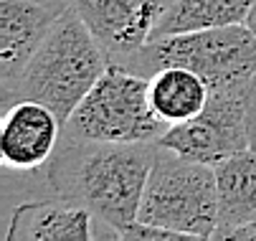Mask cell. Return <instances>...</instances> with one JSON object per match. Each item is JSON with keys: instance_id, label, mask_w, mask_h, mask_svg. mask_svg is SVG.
<instances>
[{"instance_id": "obj_7", "label": "cell", "mask_w": 256, "mask_h": 241, "mask_svg": "<svg viewBox=\"0 0 256 241\" xmlns=\"http://www.w3.org/2000/svg\"><path fill=\"white\" fill-rule=\"evenodd\" d=\"M109 61L124 64L152 38L168 0H68Z\"/></svg>"}, {"instance_id": "obj_5", "label": "cell", "mask_w": 256, "mask_h": 241, "mask_svg": "<svg viewBox=\"0 0 256 241\" xmlns=\"http://www.w3.org/2000/svg\"><path fill=\"white\" fill-rule=\"evenodd\" d=\"M140 218L170 228L182 238H213L218 228L216 168L158 148Z\"/></svg>"}, {"instance_id": "obj_15", "label": "cell", "mask_w": 256, "mask_h": 241, "mask_svg": "<svg viewBox=\"0 0 256 241\" xmlns=\"http://www.w3.org/2000/svg\"><path fill=\"white\" fill-rule=\"evenodd\" d=\"M248 132H251V148L256 150V76L248 84Z\"/></svg>"}, {"instance_id": "obj_13", "label": "cell", "mask_w": 256, "mask_h": 241, "mask_svg": "<svg viewBox=\"0 0 256 241\" xmlns=\"http://www.w3.org/2000/svg\"><path fill=\"white\" fill-rule=\"evenodd\" d=\"M254 3L256 0H168L155 38L246 23Z\"/></svg>"}, {"instance_id": "obj_18", "label": "cell", "mask_w": 256, "mask_h": 241, "mask_svg": "<svg viewBox=\"0 0 256 241\" xmlns=\"http://www.w3.org/2000/svg\"><path fill=\"white\" fill-rule=\"evenodd\" d=\"M44 3H51V6H58V8H66L68 0H44Z\"/></svg>"}, {"instance_id": "obj_4", "label": "cell", "mask_w": 256, "mask_h": 241, "mask_svg": "<svg viewBox=\"0 0 256 241\" xmlns=\"http://www.w3.org/2000/svg\"><path fill=\"white\" fill-rule=\"evenodd\" d=\"M122 66L150 76L162 66H186L210 89L248 84L256 76V36L246 23L158 36Z\"/></svg>"}, {"instance_id": "obj_3", "label": "cell", "mask_w": 256, "mask_h": 241, "mask_svg": "<svg viewBox=\"0 0 256 241\" xmlns=\"http://www.w3.org/2000/svg\"><path fill=\"white\" fill-rule=\"evenodd\" d=\"M148 86V76L109 61L66 120L64 134L94 142H158L168 124L152 110Z\"/></svg>"}, {"instance_id": "obj_11", "label": "cell", "mask_w": 256, "mask_h": 241, "mask_svg": "<svg viewBox=\"0 0 256 241\" xmlns=\"http://www.w3.org/2000/svg\"><path fill=\"white\" fill-rule=\"evenodd\" d=\"M218 228L213 238H228L236 228L256 221V150L246 148L216 162Z\"/></svg>"}, {"instance_id": "obj_2", "label": "cell", "mask_w": 256, "mask_h": 241, "mask_svg": "<svg viewBox=\"0 0 256 241\" xmlns=\"http://www.w3.org/2000/svg\"><path fill=\"white\" fill-rule=\"evenodd\" d=\"M106 66L109 58L92 30L74 8L66 6L6 102L36 99L54 110L66 124L76 104L106 72Z\"/></svg>"}, {"instance_id": "obj_17", "label": "cell", "mask_w": 256, "mask_h": 241, "mask_svg": "<svg viewBox=\"0 0 256 241\" xmlns=\"http://www.w3.org/2000/svg\"><path fill=\"white\" fill-rule=\"evenodd\" d=\"M246 26L254 30V36H256V3H254V8H251V13H248V20H246Z\"/></svg>"}, {"instance_id": "obj_9", "label": "cell", "mask_w": 256, "mask_h": 241, "mask_svg": "<svg viewBox=\"0 0 256 241\" xmlns=\"http://www.w3.org/2000/svg\"><path fill=\"white\" fill-rule=\"evenodd\" d=\"M64 8L44 0H0V86L8 99Z\"/></svg>"}, {"instance_id": "obj_10", "label": "cell", "mask_w": 256, "mask_h": 241, "mask_svg": "<svg viewBox=\"0 0 256 241\" xmlns=\"http://www.w3.org/2000/svg\"><path fill=\"white\" fill-rule=\"evenodd\" d=\"M94 216L68 200H28L13 208L8 241H92Z\"/></svg>"}, {"instance_id": "obj_6", "label": "cell", "mask_w": 256, "mask_h": 241, "mask_svg": "<svg viewBox=\"0 0 256 241\" xmlns=\"http://www.w3.org/2000/svg\"><path fill=\"white\" fill-rule=\"evenodd\" d=\"M248 84L213 86L206 107L186 122L170 124L158 145L178 152L186 160L208 165H216L251 148Z\"/></svg>"}, {"instance_id": "obj_14", "label": "cell", "mask_w": 256, "mask_h": 241, "mask_svg": "<svg viewBox=\"0 0 256 241\" xmlns=\"http://www.w3.org/2000/svg\"><path fill=\"white\" fill-rule=\"evenodd\" d=\"M120 238H124V241H168V238H182V236L170 231V228H162V226H155V224L137 218Z\"/></svg>"}, {"instance_id": "obj_12", "label": "cell", "mask_w": 256, "mask_h": 241, "mask_svg": "<svg viewBox=\"0 0 256 241\" xmlns=\"http://www.w3.org/2000/svg\"><path fill=\"white\" fill-rule=\"evenodd\" d=\"M148 82L150 104L168 127L196 117L210 96V84L186 66H162Z\"/></svg>"}, {"instance_id": "obj_8", "label": "cell", "mask_w": 256, "mask_h": 241, "mask_svg": "<svg viewBox=\"0 0 256 241\" xmlns=\"http://www.w3.org/2000/svg\"><path fill=\"white\" fill-rule=\"evenodd\" d=\"M64 137V122L36 99H13L0 120V162L6 170L28 173L48 165Z\"/></svg>"}, {"instance_id": "obj_1", "label": "cell", "mask_w": 256, "mask_h": 241, "mask_svg": "<svg viewBox=\"0 0 256 241\" xmlns=\"http://www.w3.org/2000/svg\"><path fill=\"white\" fill-rule=\"evenodd\" d=\"M158 142H94L64 134L48 160L51 190L89 211L120 238L137 218Z\"/></svg>"}, {"instance_id": "obj_16", "label": "cell", "mask_w": 256, "mask_h": 241, "mask_svg": "<svg viewBox=\"0 0 256 241\" xmlns=\"http://www.w3.org/2000/svg\"><path fill=\"white\" fill-rule=\"evenodd\" d=\"M228 238H241V241H256V221H251V224H246V226H241V228H236Z\"/></svg>"}]
</instances>
